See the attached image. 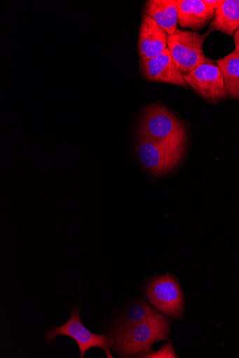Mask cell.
<instances>
[{"label":"cell","mask_w":239,"mask_h":358,"mask_svg":"<svg viewBox=\"0 0 239 358\" xmlns=\"http://www.w3.org/2000/svg\"><path fill=\"white\" fill-rule=\"evenodd\" d=\"M170 331L168 319L158 313L146 320L128 327H118L111 338L113 348L121 357L143 356L152 345L167 338Z\"/></svg>","instance_id":"6da1fadb"},{"label":"cell","mask_w":239,"mask_h":358,"mask_svg":"<svg viewBox=\"0 0 239 358\" xmlns=\"http://www.w3.org/2000/svg\"><path fill=\"white\" fill-rule=\"evenodd\" d=\"M138 136L161 145L185 148L186 129L172 112L161 105H152L144 114Z\"/></svg>","instance_id":"7a4b0ae2"},{"label":"cell","mask_w":239,"mask_h":358,"mask_svg":"<svg viewBox=\"0 0 239 358\" xmlns=\"http://www.w3.org/2000/svg\"><path fill=\"white\" fill-rule=\"evenodd\" d=\"M206 37L197 32L177 29L168 37V48L183 76H186L202 64H212L205 56L203 44Z\"/></svg>","instance_id":"3957f363"},{"label":"cell","mask_w":239,"mask_h":358,"mask_svg":"<svg viewBox=\"0 0 239 358\" xmlns=\"http://www.w3.org/2000/svg\"><path fill=\"white\" fill-rule=\"evenodd\" d=\"M146 296L159 311L166 315L173 318L182 317L183 292L172 275H165L153 279L147 285Z\"/></svg>","instance_id":"277c9868"},{"label":"cell","mask_w":239,"mask_h":358,"mask_svg":"<svg viewBox=\"0 0 239 358\" xmlns=\"http://www.w3.org/2000/svg\"><path fill=\"white\" fill-rule=\"evenodd\" d=\"M58 336H65L76 341L80 348L82 358L89 349L94 347L104 350L108 357H114L109 351V347L112 345L111 338L104 335L95 334L86 329L81 320L78 309L73 310L70 320L61 327H55L52 331L46 333L45 338L50 343Z\"/></svg>","instance_id":"5b68a950"},{"label":"cell","mask_w":239,"mask_h":358,"mask_svg":"<svg viewBox=\"0 0 239 358\" xmlns=\"http://www.w3.org/2000/svg\"><path fill=\"white\" fill-rule=\"evenodd\" d=\"M185 148H172L139 138L137 155L143 166L153 176H161L179 164Z\"/></svg>","instance_id":"8992f818"},{"label":"cell","mask_w":239,"mask_h":358,"mask_svg":"<svg viewBox=\"0 0 239 358\" xmlns=\"http://www.w3.org/2000/svg\"><path fill=\"white\" fill-rule=\"evenodd\" d=\"M184 77L187 84L210 103L217 104L225 100L228 96L221 71L217 65L202 64Z\"/></svg>","instance_id":"52a82bcc"},{"label":"cell","mask_w":239,"mask_h":358,"mask_svg":"<svg viewBox=\"0 0 239 358\" xmlns=\"http://www.w3.org/2000/svg\"><path fill=\"white\" fill-rule=\"evenodd\" d=\"M140 69L142 76L149 81L173 84L186 88L189 86L168 48L155 58L141 60Z\"/></svg>","instance_id":"ba28073f"},{"label":"cell","mask_w":239,"mask_h":358,"mask_svg":"<svg viewBox=\"0 0 239 358\" xmlns=\"http://www.w3.org/2000/svg\"><path fill=\"white\" fill-rule=\"evenodd\" d=\"M166 32L147 15H144L139 31L138 52L142 61L159 56L168 48Z\"/></svg>","instance_id":"9c48e42d"},{"label":"cell","mask_w":239,"mask_h":358,"mask_svg":"<svg viewBox=\"0 0 239 358\" xmlns=\"http://www.w3.org/2000/svg\"><path fill=\"white\" fill-rule=\"evenodd\" d=\"M178 24L193 30L203 29L213 19L216 10L209 7L203 0H176Z\"/></svg>","instance_id":"30bf717a"},{"label":"cell","mask_w":239,"mask_h":358,"mask_svg":"<svg viewBox=\"0 0 239 358\" xmlns=\"http://www.w3.org/2000/svg\"><path fill=\"white\" fill-rule=\"evenodd\" d=\"M144 12L145 15L156 21L168 36L175 34L178 27L176 0H149L146 3Z\"/></svg>","instance_id":"8fae6325"},{"label":"cell","mask_w":239,"mask_h":358,"mask_svg":"<svg viewBox=\"0 0 239 358\" xmlns=\"http://www.w3.org/2000/svg\"><path fill=\"white\" fill-rule=\"evenodd\" d=\"M238 28L239 0H224L222 6L216 11L210 30L232 36Z\"/></svg>","instance_id":"7c38bea8"},{"label":"cell","mask_w":239,"mask_h":358,"mask_svg":"<svg viewBox=\"0 0 239 358\" xmlns=\"http://www.w3.org/2000/svg\"><path fill=\"white\" fill-rule=\"evenodd\" d=\"M228 95L239 99V52L235 50L217 61Z\"/></svg>","instance_id":"4fadbf2b"},{"label":"cell","mask_w":239,"mask_h":358,"mask_svg":"<svg viewBox=\"0 0 239 358\" xmlns=\"http://www.w3.org/2000/svg\"><path fill=\"white\" fill-rule=\"evenodd\" d=\"M156 313L144 301L135 303L126 310L119 327H128L130 325L141 323L153 316Z\"/></svg>","instance_id":"5bb4252c"},{"label":"cell","mask_w":239,"mask_h":358,"mask_svg":"<svg viewBox=\"0 0 239 358\" xmlns=\"http://www.w3.org/2000/svg\"><path fill=\"white\" fill-rule=\"evenodd\" d=\"M142 357L149 358H175L177 357L176 352L172 345V342H169L168 344L164 345L159 350L155 352H149L143 356Z\"/></svg>","instance_id":"9a60e30c"},{"label":"cell","mask_w":239,"mask_h":358,"mask_svg":"<svg viewBox=\"0 0 239 358\" xmlns=\"http://www.w3.org/2000/svg\"><path fill=\"white\" fill-rule=\"evenodd\" d=\"M203 2L217 11L222 6L224 0H203Z\"/></svg>","instance_id":"2e32d148"},{"label":"cell","mask_w":239,"mask_h":358,"mask_svg":"<svg viewBox=\"0 0 239 358\" xmlns=\"http://www.w3.org/2000/svg\"><path fill=\"white\" fill-rule=\"evenodd\" d=\"M234 42H235V50L239 52V28L235 32Z\"/></svg>","instance_id":"e0dca14e"}]
</instances>
